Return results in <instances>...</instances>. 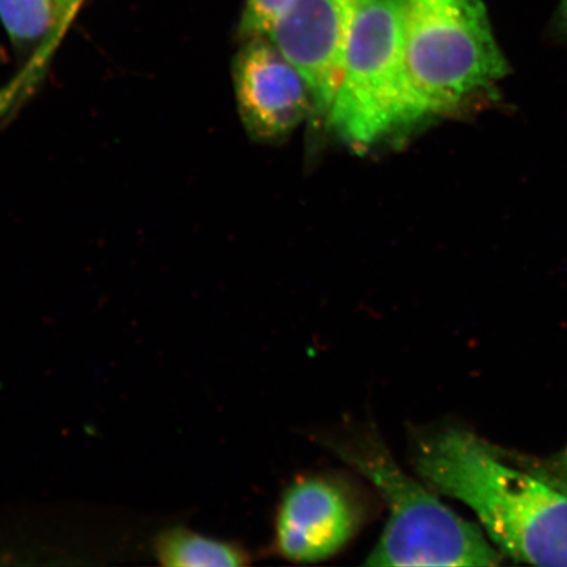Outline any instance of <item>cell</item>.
Wrapping results in <instances>:
<instances>
[{
  "label": "cell",
  "mask_w": 567,
  "mask_h": 567,
  "mask_svg": "<svg viewBox=\"0 0 567 567\" xmlns=\"http://www.w3.org/2000/svg\"><path fill=\"white\" fill-rule=\"evenodd\" d=\"M413 458L429 486L477 515L503 557L567 567V493L561 488L509 465L494 446L465 430L421 432Z\"/></svg>",
  "instance_id": "6da1fadb"
},
{
  "label": "cell",
  "mask_w": 567,
  "mask_h": 567,
  "mask_svg": "<svg viewBox=\"0 0 567 567\" xmlns=\"http://www.w3.org/2000/svg\"><path fill=\"white\" fill-rule=\"evenodd\" d=\"M326 118L357 151L424 123L408 76L403 0H353L344 73Z\"/></svg>",
  "instance_id": "7a4b0ae2"
},
{
  "label": "cell",
  "mask_w": 567,
  "mask_h": 567,
  "mask_svg": "<svg viewBox=\"0 0 567 567\" xmlns=\"http://www.w3.org/2000/svg\"><path fill=\"white\" fill-rule=\"evenodd\" d=\"M405 60L423 122L450 116L509 73L482 0H403Z\"/></svg>",
  "instance_id": "3957f363"
},
{
  "label": "cell",
  "mask_w": 567,
  "mask_h": 567,
  "mask_svg": "<svg viewBox=\"0 0 567 567\" xmlns=\"http://www.w3.org/2000/svg\"><path fill=\"white\" fill-rule=\"evenodd\" d=\"M338 455L370 480L389 520L367 559L371 566H498L502 553L481 529L410 478L375 435L337 444Z\"/></svg>",
  "instance_id": "277c9868"
},
{
  "label": "cell",
  "mask_w": 567,
  "mask_h": 567,
  "mask_svg": "<svg viewBox=\"0 0 567 567\" xmlns=\"http://www.w3.org/2000/svg\"><path fill=\"white\" fill-rule=\"evenodd\" d=\"M233 83L240 122L260 144L289 137L316 113L308 83L267 38L246 40L234 56Z\"/></svg>",
  "instance_id": "5b68a950"
},
{
  "label": "cell",
  "mask_w": 567,
  "mask_h": 567,
  "mask_svg": "<svg viewBox=\"0 0 567 567\" xmlns=\"http://www.w3.org/2000/svg\"><path fill=\"white\" fill-rule=\"evenodd\" d=\"M353 0H296L267 39L299 70L326 115L342 82Z\"/></svg>",
  "instance_id": "8992f818"
},
{
  "label": "cell",
  "mask_w": 567,
  "mask_h": 567,
  "mask_svg": "<svg viewBox=\"0 0 567 567\" xmlns=\"http://www.w3.org/2000/svg\"><path fill=\"white\" fill-rule=\"evenodd\" d=\"M365 516L363 499L344 481L303 478L284 495L276 528L278 548L297 563L321 561L350 542Z\"/></svg>",
  "instance_id": "52a82bcc"
},
{
  "label": "cell",
  "mask_w": 567,
  "mask_h": 567,
  "mask_svg": "<svg viewBox=\"0 0 567 567\" xmlns=\"http://www.w3.org/2000/svg\"><path fill=\"white\" fill-rule=\"evenodd\" d=\"M0 20L13 45L32 51L25 68L0 90V118H4L39 86L53 59L55 0H0Z\"/></svg>",
  "instance_id": "ba28073f"
},
{
  "label": "cell",
  "mask_w": 567,
  "mask_h": 567,
  "mask_svg": "<svg viewBox=\"0 0 567 567\" xmlns=\"http://www.w3.org/2000/svg\"><path fill=\"white\" fill-rule=\"evenodd\" d=\"M154 551L159 564L169 567L240 566L248 558L237 545L184 527L163 530L155 538Z\"/></svg>",
  "instance_id": "9c48e42d"
},
{
  "label": "cell",
  "mask_w": 567,
  "mask_h": 567,
  "mask_svg": "<svg viewBox=\"0 0 567 567\" xmlns=\"http://www.w3.org/2000/svg\"><path fill=\"white\" fill-rule=\"evenodd\" d=\"M296 0H246L238 34L240 39L267 38Z\"/></svg>",
  "instance_id": "30bf717a"
},
{
  "label": "cell",
  "mask_w": 567,
  "mask_h": 567,
  "mask_svg": "<svg viewBox=\"0 0 567 567\" xmlns=\"http://www.w3.org/2000/svg\"><path fill=\"white\" fill-rule=\"evenodd\" d=\"M83 0H55V27L52 38V51H56L61 41L80 11Z\"/></svg>",
  "instance_id": "8fae6325"
},
{
  "label": "cell",
  "mask_w": 567,
  "mask_h": 567,
  "mask_svg": "<svg viewBox=\"0 0 567 567\" xmlns=\"http://www.w3.org/2000/svg\"><path fill=\"white\" fill-rule=\"evenodd\" d=\"M543 476V474H542ZM561 488L563 492L567 493V445L566 449L559 453L557 458L550 463V467L547 476H543Z\"/></svg>",
  "instance_id": "7c38bea8"
},
{
  "label": "cell",
  "mask_w": 567,
  "mask_h": 567,
  "mask_svg": "<svg viewBox=\"0 0 567 567\" xmlns=\"http://www.w3.org/2000/svg\"><path fill=\"white\" fill-rule=\"evenodd\" d=\"M558 20L563 31L567 34V0H561V6H559L558 11Z\"/></svg>",
  "instance_id": "4fadbf2b"
}]
</instances>
